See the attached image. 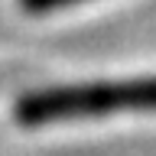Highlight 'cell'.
Segmentation results:
<instances>
[{
    "label": "cell",
    "mask_w": 156,
    "mask_h": 156,
    "mask_svg": "<svg viewBox=\"0 0 156 156\" xmlns=\"http://www.w3.org/2000/svg\"><path fill=\"white\" fill-rule=\"evenodd\" d=\"M111 114H156V75L130 81H91V85H58L23 94L13 107L16 124L42 127L58 120H85Z\"/></svg>",
    "instance_id": "1"
},
{
    "label": "cell",
    "mask_w": 156,
    "mask_h": 156,
    "mask_svg": "<svg viewBox=\"0 0 156 156\" xmlns=\"http://www.w3.org/2000/svg\"><path fill=\"white\" fill-rule=\"evenodd\" d=\"M23 13H33V16H42V13H55V10L75 7V3H85V0H16Z\"/></svg>",
    "instance_id": "2"
}]
</instances>
